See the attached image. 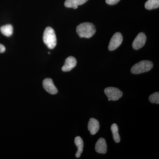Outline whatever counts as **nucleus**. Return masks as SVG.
I'll list each match as a JSON object with an SVG mask.
<instances>
[{
    "label": "nucleus",
    "mask_w": 159,
    "mask_h": 159,
    "mask_svg": "<svg viewBox=\"0 0 159 159\" xmlns=\"http://www.w3.org/2000/svg\"><path fill=\"white\" fill-rule=\"evenodd\" d=\"M76 31L80 37L89 39L93 36L96 33V29L92 23L85 22L77 26Z\"/></svg>",
    "instance_id": "obj_1"
},
{
    "label": "nucleus",
    "mask_w": 159,
    "mask_h": 159,
    "mask_svg": "<svg viewBox=\"0 0 159 159\" xmlns=\"http://www.w3.org/2000/svg\"><path fill=\"white\" fill-rule=\"evenodd\" d=\"M43 41L47 47L53 49L57 44V38L54 29L51 27H47L43 34Z\"/></svg>",
    "instance_id": "obj_2"
},
{
    "label": "nucleus",
    "mask_w": 159,
    "mask_h": 159,
    "mask_svg": "<svg viewBox=\"0 0 159 159\" xmlns=\"http://www.w3.org/2000/svg\"><path fill=\"white\" fill-rule=\"evenodd\" d=\"M153 67V64L149 61H142L136 64L131 69L132 74H138L150 71Z\"/></svg>",
    "instance_id": "obj_3"
},
{
    "label": "nucleus",
    "mask_w": 159,
    "mask_h": 159,
    "mask_svg": "<svg viewBox=\"0 0 159 159\" xmlns=\"http://www.w3.org/2000/svg\"><path fill=\"white\" fill-rule=\"evenodd\" d=\"M104 93L108 97L109 101H116L119 100L123 95L122 92H121L119 89L112 87L107 88L104 90Z\"/></svg>",
    "instance_id": "obj_4"
},
{
    "label": "nucleus",
    "mask_w": 159,
    "mask_h": 159,
    "mask_svg": "<svg viewBox=\"0 0 159 159\" xmlns=\"http://www.w3.org/2000/svg\"><path fill=\"white\" fill-rule=\"evenodd\" d=\"M123 41V37L120 32H116L114 34L111 39L108 49L110 51H113L116 50L122 44Z\"/></svg>",
    "instance_id": "obj_5"
},
{
    "label": "nucleus",
    "mask_w": 159,
    "mask_h": 159,
    "mask_svg": "<svg viewBox=\"0 0 159 159\" xmlns=\"http://www.w3.org/2000/svg\"><path fill=\"white\" fill-rule=\"evenodd\" d=\"M43 87L47 92L52 95L57 93L58 91L54 85L52 80L51 78H46L43 82Z\"/></svg>",
    "instance_id": "obj_6"
},
{
    "label": "nucleus",
    "mask_w": 159,
    "mask_h": 159,
    "mask_svg": "<svg viewBox=\"0 0 159 159\" xmlns=\"http://www.w3.org/2000/svg\"><path fill=\"white\" fill-rule=\"evenodd\" d=\"M146 41V36L144 33H139L133 43V48L135 50H139L144 45Z\"/></svg>",
    "instance_id": "obj_7"
},
{
    "label": "nucleus",
    "mask_w": 159,
    "mask_h": 159,
    "mask_svg": "<svg viewBox=\"0 0 159 159\" xmlns=\"http://www.w3.org/2000/svg\"><path fill=\"white\" fill-rule=\"evenodd\" d=\"M77 60L73 56L68 57L66 60L65 64L62 67L63 72H69L74 68L77 65Z\"/></svg>",
    "instance_id": "obj_8"
},
{
    "label": "nucleus",
    "mask_w": 159,
    "mask_h": 159,
    "mask_svg": "<svg viewBox=\"0 0 159 159\" xmlns=\"http://www.w3.org/2000/svg\"><path fill=\"white\" fill-rule=\"evenodd\" d=\"M95 150L98 153H106L107 151V145L105 139L103 138H100L98 140L95 146Z\"/></svg>",
    "instance_id": "obj_9"
},
{
    "label": "nucleus",
    "mask_w": 159,
    "mask_h": 159,
    "mask_svg": "<svg viewBox=\"0 0 159 159\" xmlns=\"http://www.w3.org/2000/svg\"><path fill=\"white\" fill-rule=\"evenodd\" d=\"M88 127L91 134L95 135L99 130V122L97 119L91 118L89 121Z\"/></svg>",
    "instance_id": "obj_10"
},
{
    "label": "nucleus",
    "mask_w": 159,
    "mask_h": 159,
    "mask_svg": "<svg viewBox=\"0 0 159 159\" xmlns=\"http://www.w3.org/2000/svg\"><path fill=\"white\" fill-rule=\"evenodd\" d=\"M88 0H66L65 6L67 8H72L77 9L78 6L83 5Z\"/></svg>",
    "instance_id": "obj_11"
},
{
    "label": "nucleus",
    "mask_w": 159,
    "mask_h": 159,
    "mask_svg": "<svg viewBox=\"0 0 159 159\" xmlns=\"http://www.w3.org/2000/svg\"><path fill=\"white\" fill-rule=\"evenodd\" d=\"M75 145L77 146V151L76 153V157L77 158H79L80 157L81 153H82L83 151L84 143L83 140L80 137H77L75 139Z\"/></svg>",
    "instance_id": "obj_12"
},
{
    "label": "nucleus",
    "mask_w": 159,
    "mask_h": 159,
    "mask_svg": "<svg viewBox=\"0 0 159 159\" xmlns=\"http://www.w3.org/2000/svg\"><path fill=\"white\" fill-rule=\"evenodd\" d=\"M0 31L2 34L7 37H9L13 33V27L11 25H7L2 26L0 28Z\"/></svg>",
    "instance_id": "obj_13"
},
{
    "label": "nucleus",
    "mask_w": 159,
    "mask_h": 159,
    "mask_svg": "<svg viewBox=\"0 0 159 159\" xmlns=\"http://www.w3.org/2000/svg\"><path fill=\"white\" fill-rule=\"evenodd\" d=\"M111 130L112 133L114 141L116 143H119L120 141V137L119 134V128L116 123H114L111 126Z\"/></svg>",
    "instance_id": "obj_14"
},
{
    "label": "nucleus",
    "mask_w": 159,
    "mask_h": 159,
    "mask_svg": "<svg viewBox=\"0 0 159 159\" xmlns=\"http://www.w3.org/2000/svg\"><path fill=\"white\" fill-rule=\"evenodd\" d=\"M145 9L148 10L157 9L159 7V0H148L145 3Z\"/></svg>",
    "instance_id": "obj_15"
},
{
    "label": "nucleus",
    "mask_w": 159,
    "mask_h": 159,
    "mask_svg": "<svg viewBox=\"0 0 159 159\" xmlns=\"http://www.w3.org/2000/svg\"><path fill=\"white\" fill-rule=\"evenodd\" d=\"M149 100L152 103H159V93L158 92L154 93L149 97Z\"/></svg>",
    "instance_id": "obj_16"
},
{
    "label": "nucleus",
    "mask_w": 159,
    "mask_h": 159,
    "mask_svg": "<svg viewBox=\"0 0 159 159\" xmlns=\"http://www.w3.org/2000/svg\"><path fill=\"white\" fill-rule=\"evenodd\" d=\"M120 0H106V2L110 5H116L119 2Z\"/></svg>",
    "instance_id": "obj_17"
},
{
    "label": "nucleus",
    "mask_w": 159,
    "mask_h": 159,
    "mask_svg": "<svg viewBox=\"0 0 159 159\" xmlns=\"http://www.w3.org/2000/svg\"><path fill=\"white\" fill-rule=\"evenodd\" d=\"M6 51V48L5 46L0 43V53H3Z\"/></svg>",
    "instance_id": "obj_18"
}]
</instances>
